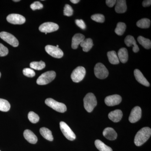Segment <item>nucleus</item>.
Segmentation results:
<instances>
[{"label": "nucleus", "instance_id": "nucleus-2", "mask_svg": "<svg viewBox=\"0 0 151 151\" xmlns=\"http://www.w3.org/2000/svg\"><path fill=\"white\" fill-rule=\"evenodd\" d=\"M84 108L87 112L91 113L97 105L96 97L92 93H88L84 99Z\"/></svg>", "mask_w": 151, "mask_h": 151}, {"label": "nucleus", "instance_id": "nucleus-23", "mask_svg": "<svg viewBox=\"0 0 151 151\" xmlns=\"http://www.w3.org/2000/svg\"><path fill=\"white\" fill-rule=\"evenodd\" d=\"M40 132L41 135L45 139L50 141H53V137L52 134V132L49 129L45 128V127H42V128H40Z\"/></svg>", "mask_w": 151, "mask_h": 151}, {"label": "nucleus", "instance_id": "nucleus-42", "mask_svg": "<svg viewBox=\"0 0 151 151\" xmlns=\"http://www.w3.org/2000/svg\"><path fill=\"white\" fill-rule=\"evenodd\" d=\"M1 72H0V77H1Z\"/></svg>", "mask_w": 151, "mask_h": 151}, {"label": "nucleus", "instance_id": "nucleus-11", "mask_svg": "<svg viewBox=\"0 0 151 151\" xmlns=\"http://www.w3.org/2000/svg\"><path fill=\"white\" fill-rule=\"evenodd\" d=\"M7 21L14 24H22L26 21L24 17L19 14H12L9 15L6 18Z\"/></svg>", "mask_w": 151, "mask_h": 151}, {"label": "nucleus", "instance_id": "nucleus-38", "mask_svg": "<svg viewBox=\"0 0 151 151\" xmlns=\"http://www.w3.org/2000/svg\"><path fill=\"white\" fill-rule=\"evenodd\" d=\"M116 0H107L106 4L109 7H112L116 4Z\"/></svg>", "mask_w": 151, "mask_h": 151}, {"label": "nucleus", "instance_id": "nucleus-34", "mask_svg": "<svg viewBox=\"0 0 151 151\" xmlns=\"http://www.w3.org/2000/svg\"><path fill=\"white\" fill-rule=\"evenodd\" d=\"M24 75L28 77H33L35 75L34 70L32 68H25L23 70Z\"/></svg>", "mask_w": 151, "mask_h": 151}, {"label": "nucleus", "instance_id": "nucleus-9", "mask_svg": "<svg viewBox=\"0 0 151 151\" xmlns=\"http://www.w3.org/2000/svg\"><path fill=\"white\" fill-rule=\"evenodd\" d=\"M59 29L58 25L55 23L47 22L41 25L39 28L41 32L44 33H50L56 31Z\"/></svg>", "mask_w": 151, "mask_h": 151}, {"label": "nucleus", "instance_id": "nucleus-29", "mask_svg": "<svg viewBox=\"0 0 151 151\" xmlns=\"http://www.w3.org/2000/svg\"><path fill=\"white\" fill-rule=\"evenodd\" d=\"M30 67L31 68L36 70H42L45 68V63L42 61H40V62L34 61L31 63L30 64Z\"/></svg>", "mask_w": 151, "mask_h": 151}, {"label": "nucleus", "instance_id": "nucleus-7", "mask_svg": "<svg viewBox=\"0 0 151 151\" xmlns=\"http://www.w3.org/2000/svg\"><path fill=\"white\" fill-rule=\"evenodd\" d=\"M60 127L63 134L66 139L70 141H73L75 139L76 137L75 134L66 123L63 122H60Z\"/></svg>", "mask_w": 151, "mask_h": 151}, {"label": "nucleus", "instance_id": "nucleus-10", "mask_svg": "<svg viewBox=\"0 0 151 151\" xmlns=\"http://www.w3.org/2000/svg\"><path fill=\"white\" fill-rule=\"evenodd\" d=\"M46 52L53 57L57 58H61L63 55V52L59 47L51 45H47L45 47Z\"/></svg>", "mask_w": 151, "mask_h": 151}, {"label": "nucleus", "instance_id": "nucleus-17", "mask_svg": "<svg viewBox=\"0 0 151 151\" xmlns=\"http://www.w3.org/2000/svg\"><path fill=\"white\" fill-rule=\"evenodd\" d=\"M134 74L136 80L139 83L145 86H150V83L147 80V79L145 78V76L143 75L140 70H138L137 69H135L134 71Z\"/></svg>", "mask_w": 151, "mask_h": 151}, {"label": "nucleus", "instance_id": "nucleus-40", "mask_svg": "<svg viewBox=\"0 0 151 151\" xmlns=\"http://www.w3.org/2000/svg\"><path fill=\"white\" fill-rule=\"evenodd\" d=\"M70 1L71 3H73V4H76L79 2L80 1L79 0H70Z\"/></svg>", "mask_w": 151, "mask_h": 151}, {"label": "nucleus", "instance_id": "nucleus-8", "mask_svg": "<svg viewBox=\"0 0 151 151\" xmlns=\"http://www.w3.org/2000/svg\"><path fill=\"white\" fill-rule=\"evenodd\" d=\"M0 37L9 44L14 47L18 46L19 43L17 38L10 33L6 32L0 33Z\"/></svg>", "mask_w": 151, "mask_h": 151}, {"label": "nucleus", "instance_id": "nucleus-25", "mask_svg": "<svg viewBox=\"0 0 151 151\" xmlns=\"http://www.w3.org/2000/svg\"><path fill=\"white\" fill-rule=\"evenodd\" d=\"M138 42L146 49H150L151 47V42L148 39L143 37L140 36L138 37Z\"/></svg>", "mask_w": 151, "mask_h": 151}, {"label": "nucleus", "instance_id": "nucleus-22", "mask_svg": "<svg viewBox=\"0 0 151 151\" xmlns=\"http://www.w3.org/2000/svg\"><path fill=\"white\" fill-rule=\"evenodd\" d=\"M80 45L83 48V50L85 52L89 51L93 46V41L91 38L85 39Z\"/></svg>", "mask_w": 151, "mask_h": 151}, {"label": "nucleus", "instance_id": "nucleus-1", "mask_svg": "<svg viewBox=\"0 0 151 151\" xmlns=\"http://www.w3.org/2000/svg\"><path fill=\"white\" fill-rule=\"evenodd\" d=\"M151 135V129L149 127H144L137 133L135 137V145L136 146H140L146 142Z\"/></svg>", "mask_w": 151, "mask_h": 151}, {"label": "nucleus", "instance_id": "nucleus-12", "mask_svg": "<svg viewBox=\"0 0 151 151\" xmlns=\"http://www.w3.org/2000/svg\"><path fill=\"white\" fill-rule=\"evenodd\" d=\"M142 117V110L140 107L136 106L132 109L131 111L129 117V121L131 123H135L137 122Z\"/></svg>", "mask_w": 151, "mask_h": 151}, {"label": "nucleus", "instance_id": "nucleus-15", "mask_svg": "<svg viewBox=\"0 0 151 151\" xmlns=\"http://www.w3.org/2000/svg\"><path fill=\"white\" fill-rule=\"evenodd\" d=\"M103 135L109 140H114L117 137V134L116 131L111 127H108L104 129L103 132Z\"/></svg>", "mask_w": 151, "mask_h": 151}, {"label": "nucleus", "instance_id": "nucleus-20", "mask_svg": "<svg viewBox=\"0 0 151 151\" xmlns=\"http://www.w3.org/2000/svg\"><path fill=\"white\" fill-rule=\"evenodd\" d=\"M115 11L117 13H124L127 10V4L125 0H118L116 1Z\"/></svg>", "mask_w": 151, "mask_h": 151}, {"label": "nucleus", "instance_id": "nucleus-6", "mask_svg": "<svg viewBox=\"0 0 151 151\" xmlns=\"http://www.w3.org/2000/svg\"><path fill=\"white\" fill-rule=\"evenodd\" d=\"M94 74L97 78L103 79L108 77L109 72L106 67L103 63H97L94 68Z\"/></svg>", "mask_w": 151, "mask_h": 151}, {"label": "nucleus", "instance_id": "nucleus-18", "mask_svg": "<svg viewBox=\"0 0 151 151\" xmlns=\"http://www.w3.org/2000/svg\"><path fill=\"white\" fill-rule=\"evenodd\" d=\"M123 117V113L120 110H116L110 112L108 114V118L113 122L117 123L121 121Z\"/></svg>", "mask_w": 151, "mask_h": 151}, {"label": "nucleus", "instance_id": "nucleus-30", "mask_svg": "<svg viewBox=\"0 0 151 151\" xmlns=\"http://www.w3.org/2000/svg\"><path fill=\"white\" fill-rule=\"evenodd\" d=\"M10 104L7 100L0 98V111L7 112L10 109Z\"/></svg>", "mask_w": 151, "mask_h": 151}, {"label": "nucleus", "instance_id": "nucleus-37", "mask_svg": "<svg viewBox=\"0 0 151 151\" xmlns=\"http://www.w3.org/2000/svg\"><path fill=\"white\" fill-rule=\"evenodd\" d=\"M76 24L82 29H85L86 28V24L84 21L82 19H76L75 21Z\"/></svg>", "mask_w": 151, "mask_h": 151}, {"label": "nucleus", "instance_id": "nucleus-13", "mask_svg": "<svg viewBox=\"0 0 151 151\" xmlns=\"http://www.w3.org/2000/svg\"><path fill=\"white\" fill-rule=\"evenodd\" d=\"M122 101V97L118 94L107 96L105 100V104L108 106H113L119 105Z\"/></svg>", "mask_w": 151, "mask_h": 151}, {"label": "nucleus", "instance_id": "nucleus-43", "mask_svg": "<svg viewBox=\"0 0 151 151\" xmlns=\"http://www.w3.org/2000/svg\"><path fill=\"white\" fill-rule=\"evenodd\" d=\"M0 151H1V150H0Z\"/></svg>", "mask_w": 151, "mask_h": 151}, {"label": "nucleus", "instance_id": "nucleus-19", "mask_svg": "<svg viewBox=\"0 0 151 151\" xmlns=\"http://www.w3.org/2000/svg\"><path fill=\"white\" fill-rule=\"evenodd\" d=\"M24 136L27 141L31 144H35L37 142V137L35 134L34 133L30 130H25L24 132Z\"/></svg>", "mask_w": 151, "mask_h": 151}, {"label": "nucleus", "instance_id": "nucleus-24", "mask_svg": "<svg viewBox=\"0 0 151 151\" xmlns=\"http://www.w3.org/2000/svg\"><path fill=\"white\" fill-rule=\"evenodd\" d=\"M108 60L112 64H118L119 63V60L117 53L115 51H109L107 53Z\"/></svg>", "mask_w": 151, "mask_h": 151}, {"label": "nucleus", "instance_id": "nucleus-36", "mask_svg": "<svg viewBox=\"0 0 151 151\" xmlns=\"http://www.w3.org/2000/svg\"><path fill=\"white\" fill-rule=\"evenodd\" d=\"M30 7L32 10L35 11L37 9H41L43 7V5L39 1H35L30 5Z\"/></svg>", "mask_w": 151, "mask_h": 151}, {"label": "nucleus", "instance_id": "nucleus-4", "mask_svg": "<svg viewBox=\"0 0 151 151\" xmlns=\"http://www.w3.org/2000/svg\"><path fill=\"white\" fill-rule=\"evenodd\" d=\"M45 103L49 107L60 113H64L67 110L65 104L57 102L52 98L47 99L45 100Z\"/></svg>", "mask_w": 151, "mask_h": 151}, {"label": "nucleus", "instance_id": "nucleus-21", "mask_svg": "<svg viewBox=\"0 0 151 151\" xmlns=\"http://www.w3.org/2000/svg\"><path fill=\"white\" fill-rule=\"evenodd\" d=\"M118 56L119 60L123 63H126L128 60V52L126 48H122L120 49L118 51Z\"/></svg>", "mask_w": 151, "mask_h": 151}, {"label": "nucleus", "instance_id": "nucleus-14", "mask_svg": "<svg viewBox=\"0 0 151 151\" xmlns=\"http://www.w3.org/2000/svg\"><path fill=\"white\" fill-rule=\"evenodd\" d=\"M124 42L128 47L133 46V51L134 52H137L139 50L134 38L132 36L128 35L126 37L124 40Z\"/></svg>", "mask_w": 151, "mask_h": 151}, {"label": "nucleus", "instance_id": "nucleus-5", "mask_svg": "<svg viewBox=\"0 0 151 151\" xmlns=\"http://www.w3.org/2000/svg\"><path fill=\"white\" fill-rule=\"evenodd\" d=\"M85 75V68L82 66H78L73 70L71 74V78L73 82L78 83L84 79Z\"/></svg>", "mask_w": 151, "mask_h": 151}, {"label": "nucleus", "instance_id": "nucleus-26", "mask_svg": "<svg viewBox=\"0 0 151 151\" xmlns=\"http://www.w3.org/2000/svg\"><path fill=\"white\" fill-rule=\"evenodd\" d=\"M94 144L97 148L100 151H113L110 147L106 145L100 140H96Z\"/></svg>", "mask_w": 151, "mask_h": 151}, {"label": "nucleus", "instance_id": "nucleus-16", "mask_svg": "<svg viewBox=\"0 0 151 151\" xmlns=\"http://www.w3.org/2000/svg\"><path fill=\"white\" fill-rule=\"evenodd\" d=\"M85 39V36L80 33H77L73 36L72 39L71 47L73 49H76L78 45Z\"/></svg>", "mask_w": 151, "mask_h": 151}, {"label": "nucleus", "instance_id": "nucleus-27", "mask_svg": "<svg viewBox=\"0 0 151 151\" xmlns=\"http://www.w3.org/2000/svg\"><path fill=\"white\" fill-rule=\"evenodd\" d=\"M151 21L148 19L144 18L138 21L137 23L138 27L142 29H147L150 27Z\"/></svg>", "mask_w": 151, "mask_h": 151}, {"label": "nucleus", "instance_id": "nucleus-28", "mask_svg": "<svg viewBox=\"0 0 151 151\" xmlns=\"http://www.w3.org/2000/svg\"><path fill=\"white\" fill-rule=\"evenodd\" d=\"M126 28H127V26L124 23L119 22L115 29V33L118 35H123L126 31Z\"/></svg>", "mask_w": 151, "mask_h": 151}, {"label": "nucleus", "instance_id": "nucleus-31", "mask_svg": "<svg viewBox=\"0 0 151 151\" xmlns=\"http://www.w3.org/2000/svg\"><path fill=\"white\" fill-rule=\"evenodd\" d=\"M28 118L30 122L33 124H36L39 121V116L34 112L31 111L29 113Z\"/></svg>", "mask_w": 151, "mask_h": 151}, {"label": "nucleus", "instance_id": "nucleus-33", "mask_svg": "<svg viewBox=\"0 0 151 151\" xmlns=\"http://www.w3.org/2000/svg\"><path fill=\"white\" fill-rule=\"evenodd\" d=\"M73 9L71 6L68 4H66L64 7L63 14L67 17H70L73 14Z\"/></svg>", "mask_w": 151, "mask_h": 151}, {"label": "nucleus", "instance_id": "nucleus-3", "mask_svg": "<svg viewBox=\"0 0 151 151\" xmlns=\"http://www.w3.org/2000/svg\"><path fill=\"white\" fill-rule=\"evenodd\" d=\"M56 76V73L54 71H48L42 73L38 77L37 83L39 85H46L53 81Z\"/></svg>", "mask_w": 151, "mask_h": 151}, {"label": "nucleus", "instance_id": "nucleus-41", "mask_svg": "<svg viewBox=\"0 0 151 151\" xmlns=\"http://www.w3.org/2000/svg\"><path fill=\"white\" fill-rule=\"evenodd\" d=\"M14 1V2H19V1H20L19 0H17V1H15V0H14V1Z\"/></svg>", "mask_w": 151, "mask_h": 151}, {"label": "nucleus", "instance_id": "nucleus-35", "mask_svg": "<svg viewBox=\"0 0 151 151\" xmlns=\"http://www.w3.org/2000/svg\"><path fill=\"white\" fill-rule=\"evenodd\" d=\"M9 53L8 49L2 44L0 43V57L5 56Z\"/></svg>", "mask_w": 151, "mask_h": 151}, {"label": "nucleus", "instance_id": "nucleus-32", "mask_svg": "<svg viewBox=\"0 0 151 151\" xmlns=\"http://www.w3.org/2000/svg\"><path fill=\"white\" fill-rule=\"evenodd\" d=\"M91 19L94 21L99 23H103L105 21L104 16L101 14H95L91 16Z\"/></svg>", "mask_w": 151, "mask_h": 151}, {"label": "nucleus", "instance_id": "nucleus-39", "mask_svg": "<svg viewBox=\"0 0 151 151\" xmlns=\"http://www.w3.org/2000/svg\"><path fill=\"white\" fill-rule=\"evenodd\" d=\"M151 1L150 0H146V1H143L142 3L143 6L145 7H146L150 6H151Z\"/></svg>", "mask_w": 151, "mask_h": 151}]
</instances>
